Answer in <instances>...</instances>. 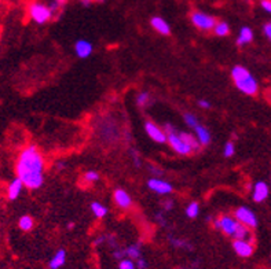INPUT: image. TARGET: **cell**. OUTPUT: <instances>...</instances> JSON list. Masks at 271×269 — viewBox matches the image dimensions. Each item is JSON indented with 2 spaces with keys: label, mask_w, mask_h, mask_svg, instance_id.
I'll return each instance as SVG.
<instances>
[{
  "label": "cell",
  "mask_w": 271,
  "mask_h": 269,
  "mask_svg": "<svg viewBox=\"0 0 271 269\" xmlns=\"http://www.w3.org/2000/svg\"><path fill=\"white\" fill-rule=\"evenodd\" d=\"M17 177L29 189H37L44 183V158L37 145L23 148L17 161Z\"/></svg>",
  "instance_id": "6da1fadb"
},
{
  "label": "cell",
  "mask_w": 271,
  "mask_h": 269,
  "mask_svg": "<svg viewBox=\"0 0 271 269\" xmlns=\"http://www.w3.org/2000/svg\"><path fill=\"white\" fill-rule=\"evenodd\" d=\"M231 79L234 81V85L238 91L245 95H256L259 91L257 80L250 74V72L241 65L234 66L231 69Z\"/></svg>",
  "instance_id": "7a4b0ae2"
},
{
  "label": "cell",
  "mask_w": 271,
  "mask_h": 269,
  "mask_svg": "<svg viewBox=\"0 0 271 269\" xmlns=\"http://www.w3.org/2000/svg\"><path fill=\"white\" fill-rule=\"evenodd\" d=\"M234 218L240 224L248 227L249 229L257 227L256 214L248 206H240V207H237L234 211Z\"/></svg>",
  "instance_id": "3957f363"
},
{
  "label": "cell",
  "mask_w": 271,
  "mask_h": 269,
  "mask_svg": "<svg viewBox=\"0 0 271 269\" xmlns=\"http://www.w3.org/2000/svg\"><path fill=\"white\" fill-rule=\"evenodd\" d=\"M212 224L216 229H219L225 235L231 236V238L234 236L235 231H237V228L240 226V223L234 217H231V216H222V217L213 220Z\"/></svg>",
  "instance_id": "277c9868"
},
{
  "label": "cell",
  "mask_w": 271,
  "mask_h": 269,
  "mask_svg": "<svg viewBox=\"0 0 271 269\" xmlns=\"http://www.w3.org/2000/svg\"><path fill=\"white\" fill-rule=\"evenodd\" d=\"M29 15L33 21L40 25L50 21L52 18L51 10L48 8V6H44L42 3H33L29 7Z\"/></svg>",
  "instance_id": "5b68a950"
},
{
  "label": "cell",
  "mask_w": 271,
  "mask_h": 269,
  "mask_svg": "<svg viewBox=\"0 0 271 269\" xmlns=\"http://www.w3.org/2000/svg\"><path fill=\"white\" fill-rule=\"evenodd\" d=\"M191 22L200 30H212L216 25V20L212 15H208L201 11H194L191 14Z\"/></svg>",
  "instance_id": "8992f818"
},
{
  "label": "cell",
  "mask_w": 271,
  "mask_h": 269,
  "mask_svg": "<svg viewBox=\"0 0 271 269\" xmlns=\"http://www.w3.org/2000/svg\"><path fill=\"white\" fill-rule=\"evenodd\" d=\"M178 132L179 131H175L172 132V133H169V135H167V143L169 145V147H171L176 154H179V155H190V154H193V150L184 143L182 139L179 138Z\"/></svg>",
  "instance_id": "52a82bcc"
},
{
  "label": "cell",
  "mask_w": 271,
  "mask_h": 269,
  "mask_svg": "<svg viewBox=\"0 0 271 269\" xmlns=\"http://www.w3.org/2000/svg\"><path fill=\"white\" fill-rule=\"evenodd\" d=\"M147 188L158 195H168L174 191V186L161 177H152L147 180Z\"/></svg>",
  "instance_id": "ba28073f"
},
{
  "label": "cell",
  "mask_w": 271,
  "mask_h": 269,
  "mask_svg": "<svg viewBox=\"0 0 271 269\" xmlns=\"http://www.w3.org/2000/svg\"><path fill=\"white\" fill-rule=\"evenodd\" d=\"M145 132H146V135L149 138L152 139L153 142L156 143H167V135H165V132L162 128H160L158 125H156L152 121H146L145 123Z\"/></svg>",
  "instance_id": "9c48e42d"
},
{
  "label": "cell",
  "mask_w": 271,
  "mask_h": 269,
  "mask_svg": "<svg viewBox=\"0 0 271 269\" xmlns=\"http://www.w3.org/2000/svg\"><path fill=\"white\" fill-rule=\"evenodd\" d=\"M233 250H234L237 255H240L242 258H248V257L253 254V245H252L250 240L234 239Z\"/></svg>",
  "instance_id": "30bf717a"
},
{
  "label": "cell",
  "mask_w": 271,
  "mask_h": 269,
  "mask_svg": "<svg viewBox=\"0 0 271 269\" xmlns=\"http://www.w3.org/2000/svg\"><path fill=\"white\" fill-rule=\"evenodd\" d=\"M113 199H114V202L117 205L120 209H123V210H128V209H131L132 206V198L131 195L123 188H117L114 189V192H113Z\"/></svg>",
  "instance_id": "8fae6325"
},
{
  "label": "cell",
  "mask_w": 271,
  "mask_h": 269,
  "mask_svg": "<svg viewBox=\"0 0 271 269\" xmlns=\"http://www.w3.org/2000/svg\"><path fill=\"white\" fill-rule=\"evenodd\" d=\"M269 194H270V189H269L267 183H264V182L255 183V186H253V191H252V199H253L255 202H257V204L264 202V201L269 198Z\"/></svg>",
  "instance_id": "7c38bea8"
},
{
  "label": "cell",
  "mask_w": 271,
  "mask_h": 269,
  "mask_svg": "<svg viewBox=\"0 0 271 269\" xmlns=\"http://www.w3.org/2000/svg\"><path fill=\"white\" fill-rule=\"evenodd\" d=\"M92 51H94V47L88 40H77L74 44V52L80 59L88 58Z\"/></svg>",
  "instance_id": "4fadbf2b"
},
{
  "label": "cell",
  "mask_w": 271,
  "mask_h": 269,
  "mask_svg": "<svg viewBox=\"0 0 271 269\" xmlns=\"http://www.w3.org/2000/svg\"><path fill=\"white\" fill-rule=\"evenodd\" d=\"M150 25L153 26V29L156 32H158L162 36H169L171 35V26L169 23L161 17H153L152 21H150Z\"/></svg>",
  "instance_id": "5bb4252c"
},
{
  "label": "cell",
  "mask_w": 271,
  "mask_h": 269,
  "mask_svg": "<svg viewBox=\"0 0 271 269\" xmlns=\"http://www.w3.org/2000/svg\"><path fill=\"white\" fill-rule=\"evenodd\" d=\"M194 132H196V138H197L198 143L201 145H208L211 143V140H212V135H211V132L209 129L204 126V125H197L196 128H194Z\"/></svg>",
  "instance_id": "9a60e30c"
},
{
  "label": "cell",
  "mask_w": 271,
  "mask_h": 269,
  "mask_svg": "<svg viewBox=\"0 0 271 269\" xmlns=\"http://www.w3.org/2000/svg\"><path fill=\"white\" fill-rule=\"evenodd\" d=\"M23 183L17 177V179H14L13 182L8 184V188H7V197L8 199H11V201H15L17 198L21 195L22 189H23Z\"/></svg>",
  "instance_id": "2e32d148"
},
{
  "label": "cell",
  "mask_w": 271,
  "mask_h": 269,
  "mask_svg": "<svg viewBox=\"0 0 271 269\" xmlns=\"http://www.w3.org/2000/svg\"><path fill=\"white\" fill-rule=\"evenodd\" d=\"M66 262V251L64 248H59L55 251V254L52 255L51 260L48 262V268L50 269H59L65 265Z\"/></svg>",
  "instance_id": "e0dca14e"
},
{
  "label": "cell",
  "mask_w": 271,
  "mask_h": 269,
  "mask_svg": "<svg viewBox=\"0 0 271 269\" xmlns=\"http://www.w3.org/2000/svg\"><path fill=\"white\" fill-rule=\"evenodd\" d=\"M178 135H179V138L182 139L186 145L190 147L191 150H193V153H196V151H198L201 148V145L198 143L197 138L193 136L189 132H178Z\"/></svg>",
  "instance_id": "ac0fdd59"
},
{
  "label": "cell",
  "mask_w": 271,
  "mask_h": 269,
  "mask_svg": "<svg viewBox=\"0 0 271 269\" xmlns=\"http://www.w3.org/2000/svg\"><path fill=\"white\" fill-rule=\"evenodd\" d=\"M253 40V32L248 26H244L240 30L238 33V37H237V45H245V44H249L250 41Z\"/></svg>",
  "instance_id": "d6986e66"
},
{
  "label": "cell",
  "mask_w": 271,
  "mask_h": 269,
  "mask_svg": "<svg viewBox=\"0 0 271 269\" xmlns=\"http://www.w3.org/2000/svg\"><path fill=\"white\" fill-rule=\"evenodd\" d=\"M125 257L130 258L132 261H136L139 257H142V248H140V243H134L130 245L128 248H125Z\"/></svg>",
  "instance_id": "ffe728a7"
},
{
  "label": "cell",
  "mask_w": 271,
  "mask_h": 269,
  "mask_svg": "<svg viewBox=\"0 0 271 269\" xmlns=\"http://www.w3.org/2000/svg\"><path fill=\"white\" fill-rule=\"evenodd\" d=\"M90 209H91V211H92V214L95 216L96 218H103L108 216V207L105 206V205H102L101 202H91V205H90Z\"/></svg>",
  "instance_id": "44dd1931"
},
{
  "label": "cell",
  "mask_w": 271,
  "mask_h": 269,
  "mask_svg": "<svg viewBox=\"0 0 271 269\" xmlns=\"http://www.w3.org/2000/svg\"><path fill=\"white\" fill-rule=\"evenodd\" d=\"M168 239L169 242H171V245L175 248H182V250H187V251H191V250H193V246H191L187 240L181 239V238H175V236H172V235L169 236Z\"/></svg>",
  "instance_id": "7402d4cb"
},
{
  "label": "cell",
  "mask_w": 271,
  "mask_h": 269,
  "mask_svg": "<svg viewBox=\"0 0 271 269\" xmlns=\"http://www.w3.org/2000/svg\"><path fill=\"white\" fill-rule=\"evenodd\" d=\"M213 32H215V35L219 37H225L227 36L228 33H230V26H228L227 22L222 21V22H216V25H215V28H213Z\"/></svg>",
  "instance_id": "603a6c76"
},
{
  "label": "cell",
  "mask_w": 271,
  "mask_h": 269,
  "mask_svg": "<svg viewBox=\"0 0 271 269\" xmlns=\"http://www.w3.org/2000/svg\"><path fill=\"white\" fill-rule=\"evenodd\" d=\"M33 226H35V220L30 217V216H22L21 218H20V221H18V227L21 228L22 231H25V232H28V231H30L32 228H33Z\"/></svg>",
  "instance_id": "cb8c5ba5"
},
{
  "label": "cell",
  "mask_w": 271,
  "mask_h": 269,
  "mask_svg": "<svg viewBox=\"0 0 271 269\" xmlns=\"http://www.w3.org/2000/svg\"><path fill=\"white\" fill-rule=\"evenodd\" d=\"M200 214V205L196 201H193L186 207V216L189 218H197Z\"/></svg>",
  "instance_id": "d4e9b609"
},
{
  "label": "cell",
  "mask_w": 271,
  "mask_h": 269,
  "mask_svg": "<svg viewBox=\"0 0 271 269\" xmlns=\"http://www.w3.org/2000/svg\"><path fill=\"white\" fill-rule=\"evenodd\" d=\"M152 101V98H150V94L146 92V91H143V92H139L138 96H136V104L139 106V107H146L147 104L150 103Z\"/></svg>",
  "instance_id": "484cf974"
},
{
  "label": "cell",
  "mask_w": 271,
  "mask_h": 269,
  "mask_svg": "<svg viewBox=\"0 0 271 269\" xmlns=\"http://www.w3.org/2000/svg\"><path fill=\"white\" fill-rule=\"evenodd\" d=\"M183 121L186 123V125L187 126H190V128H196L197 125H200V123H198V118L194 114H191V113H184L183 114Z\"/></svg>",
  "instance_id": "4316f807"
},
{
  "label": "cell",
  "mask_w": 271,
  "mask_h": 269,
  "mask_svg": "<svg viewBox=\"0 0 271 269\" xmlns=\"http://www.w3.org/2000/svg\"><path fill=\"white\" fill-rule=\"evenodd\" d=\"M234 154H235V145L233 143V142H227V143L225 145V148H223V155H225L226 158H231Z\"/></svg>",
  "instance_id": "83f0119b"
},
{
  "label": "cell",
  "mask_w": 271,
  "mask_h": 269,
  "mask_svg": "<svg viewBox=\"0 0 271 269\" xmlns=\"http://www.w3.org/2000/svg\"><path fill=\"white\" fill-rule=\"evenodd\" d=\"M99 173L98 172H95V170H88V172H86L84 173V180L87 183H95L99 180Z\"/></svg>",
  "instance_id": "f1b7e54d"
},
{
  "label": "cell",
  "mask_w": 271,
  "mask_h": 269,
  "mask_svg": "<svg viewBox=\"0 0 271 269\" xmlns=\"http://www.w3.org/2000/svg\"><path fill=\"white\" fill-rule=\"evenodd\" d=\"M118 269H136V267H135V262L132 261V260L124 258L118 264Z\"/></svg>",
  "instance_id": "f546056e"
},
{
  "label": "cell",
  "mask_w": 271,
  "mask_h": 269,
  "mask_svg": "<svg viewBox=\"0 0 271 269\" xmlns=\"http://www.w3.org/2000/svg\"><path fill=\"white\" fill-rule=\"evenodd\" d=\"M106 243L109 245L112 248H117L118 243H117V238L114 235H106Z\"/></svg>",
  "instance_id": "4dcf8cb0"
},
{
  "label": "cell",
  "mask_w": 271,
  "mask_h": 269,
  "mask_svg": "<svg viewBox=\"0 0 271 269\" xmlns=\"http://www.w3.org/2000/svg\"><path fill=\"white\" fill-rule=\"evenodd\" d=\"M113 257H114V258H117V260H120V261H121V260H124L125 250L124 248H114V251H113Z\"/></svg>",
  "instance_id": "1f68e13d"
},
{
  "label": "cell",
  "mask_w": 271,
  "mask_h": 269,
  "mask_svg": "<svg viewBox=\"0 0 271 269\" xmlns=\"http://www.w3.org/2000/svg\"><path fill=\"white\" fill-rule=\"evenodd\" d=\"M136 269H147L149 268V262L143 258V257H139L138 260H136Z\"/></svg>",
  "instance_id": "d6a6232c"
},
{
  "label": "cell",
  "mask_w": 271,
  "mask_h": 269,
  "mask_svg": "<svg viewBox=\"0 0 271 269\" xmlns=\"http://www.w3.org/2000/svg\"><path fill=\"white\" fill-rule=\"evenodd\" d=\"M154 218H156V221L161 227L167 226V220H165V217H164V214H162L161 211H160V213H156V214H154Z\"/></svg>",
  "instance_id": "836d02e7"
},
{
  "label": "cell",
  "mask_w": 271,
  "mask_h": 269,
  "mask_svg": "<svg viewBox=\"0 0 271 269\" xmlns=\"http://www.w3.org/2000/svg\"><path fill=\"white\" fill-rule=\"evenodd\" d=\"M174 206H175V202L172 199H167V201L162 202V209L165 211H171L174 209Z\"/></svg>",
  "instance_id": "e575fe53"
},
{
  "label": "cell",
  "mask_w": 271,
  "mask_h": 269,
  "mask_svg": "<svg viewBox=\"0 0 271 269\" xmlns=\"http://www.w3.org/2000/svg\"><path fill=\"white\" fill-rule=\"evenodd\" d=\"M131 155H132V161H134V165L136 167H140L142 166V161H140V157L139 154L135 153L134 150L131 151Z\"/></svg>",
  "instance_id": "d590c367"
},
{
  "label": "cell",
  "mask_w": 271,
  "mask_h": 269,
  "mask_svg": "<svg viewBox=\"0 0 271 269\" xmlns=\"http://www.w3.org/2000/svg\"><path fill=\"white\" fill-rule=\"evenodd\" d=\"M150 173L153 175V177H161L164 175V170H162L161 167L150 166Z\"/></svg>",
  "instance_id": "8d00e7d4"
},
{
  "label": "cell",
  "mask_w": 271,
  "mask_h": 269,
  "mask_svg": "<svg viewBox=\"0 0 271 269\" xmlns=\"http://www.w3.org/2000/svg\"><path fill=\"white\" fill-rule=\"evenodd\" d=\"M198 106H200L201 109H205V110H209L211 107H212L211 102H209V101H206V99H200V101H198Z\"/></svg>",
  "instance_id": "74e56055"
},
{
  "label": "cell",
  "mask_w": 271,
  "mask_h": 269,
  "mask_svg": "<svg viewBox=\"0 0 271 269\" xmlns=\"http://www.w3.org/2000/svg\"><path fill=\"white\" fill-rule=\"evenodd\" d=\"M260 6L263 7L264 11H267L269 14H271V0H262Z\"/></svg>",
  "instance_id": "f35d334b"
},
{
  "label": "cell",
  "mask_w": 271,
  "mask_h": 269,
  "mask_svg": "<svg viewBox=\"0 0 271 269\" xmlns=\"http://www.w3.org/2000/svg\"><path fill=\"white\" fill-rule=\"evenodd\" d=\"M102 243H106V235H101V236H98V238L94 240V245H95V246H101Z\"/></svg>",
  "instance_id": "ab89813d"
},
{
  "label": "cell",
  "mask_w": 271,
  "mask_h": 269,
  "mask_svg": "<svg viewBox=\"0 0 271 269\" xmlns=\"http://www.w3.org/2000/svg\"><path fill=\"white\" fill-rule=\"evenodd\" d=\"M264 35L269 37V40L271 41V22L264 25Z\"/></svg>",
  "instance_id": "60d3db41"
},
{
  "label": "cell",
  "mask_w": 271,
  "mask_h": 269,
  "mask_svg": "<svg viewBox=\"0 0 271 269\" xmlns=\"http://www.w3.org/2000/svg\"><path fill=\"white\" fill-rule=\"evenodd\" d=\"M80 1H81V4H83L84 7H88V6H91V3H92L91 0H80Z\"/></svg>",
  "instance_id": "b9f144b4"
},
{
  "label": "cell",
  "mask_w": 271,
  "mask_h": 269,
  "mask_svg": "<svg viewBox=\"0 0 271 269\" xmlns=\"http://www.w3.org/2000/svg\"><path fill=\"white\" fill-rule=\"evenodd\" d=\"M54 1H55V3H57V4H59V6H61V7H62V6H65V4H66V1H68V0H54Z\"/></svg>",
  "instance_id": "7bdbcfd3"
},
{
  "label": "cell",
  "mask_w": 271,
  "mask_h": 269,
  "mask_svg": "<svg viewBox=\"0 0 271 269\" xmlns=\"http://www.w3.org/2000/svg\"><path fill=\"white\" fill-rule=\"evenodd\" d=\"M74 223H68V229H73Z\"/></svg>",
  "instance_id": "ee69618b"
},
{
  "label": "cell",
  "mask_w": 271,
  "mask_h": 269,
  "mask_svg": "<svg viewBox=\"0 0 271 269\" xmlns=\"http://www.w3.org/2000/svg\"><path fill=\"white\" fill-rule=\"evenodd\" d=\"M91 1H96V3H103L105 0H91Z\"/></svg>",
  "instance_id": "f6af8a7d"
},
{
  "label": "cell",
  "mask_w": 271,
  "mask_h": 269,
  "mask_svg": "<svg viewBox=\"0 0 271 269\" xmlns=\"http://www.w3.org/2000/svg\"><path fill=\"white\" fill-rule=\"evenodd\" d=\"M270 101H271V96H270Z\"/></svg>",
  "instance_id": "bcb514c9"
}]
</instances>
